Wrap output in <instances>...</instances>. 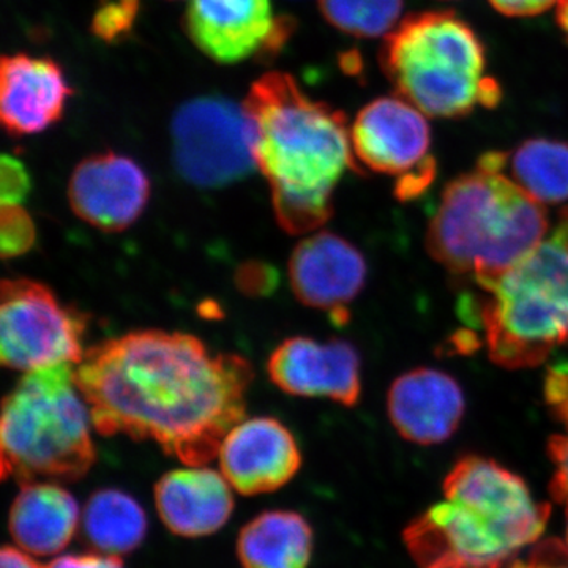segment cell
I'll return each mask as SVG.
<instances>
[{
	"mask_svg": "<svg viewBox=\"0 0 568 568\" xmlns=\"http://www.w3.org/2000/svg\"><path fill=\"white\" fill-rule=\"evenodd\" d=\"M253 368L182 332L136 331L85 351L77 384L103 436L152 440L185 466L219 457L246 413Z\"/></svg>",
	"mask_w": 568,
	"mask_h": 568,
	"instance_id": "obj_1",
	"label": "cell"
},
{
	"mask_svg": "<svg viewBox=\"0 0 568 568\" xmlns=\"http://www.w3.org/2000/svg\"><path fill=\"white\" fill-rule=\"evenodd\" d=\"M242 104L280 226L294 235L323 226L334 212L335 186L347 170H357L346 115L310 99L283 71L254 81Z\"/></svg>",
	"mask_w": 568,
	"mask_h": 568,
	"instance_id": "obj_2",
	"label": "cell"
},
{
	"mask_svg": "<svg viewBox=\"0 0 568 568\" xmlns=\"http://www.w3.org/2000/svg\"><path fill=\"white\" fill-rule=\"evenodd\" d=\"M443 489L403 534L418 568H510L551 515L521 477L476 455L459 459Z\"/></svg>",
	"mask_w": 568,
	"mask_h": 568,
	"instance_id": "obj_3",
	"label": "cell"
},
{
	"mask_svg": "<svg viewBox=\"0 0 568 568\" xmlns=\"http://www.w3.org/2000/svg\"><path fill=\"white\" fill-rule=\"evenodd\" d=\"M506 153L488 152L452 181L429 222L428 252L450 274L493 278L540 244L551 222L544 204L504 174Z\"/></svg>",
	"mask_w": 568,
	"mask_h": 568,
	"instance_id": "obj_4",
	"label": "cell"
},
{
	"mask_svg": "<svg viewBox=\"0 0 568 568\" xmlns=\"http://www.w3.org/2000/svg\"><path fill=\"white\" fill-rule=\"evenodd\" d=\"M477 284L487 294L480 324L496 365L536 368L568 346V207L523 260Z\"/></svg>",
	"mask_w": 568,
	"mask_h": 568,
	"instance_id": "obj_5",
	"label": "cell"
},
{
	"mask_svg": "<svg viewBox=\"0 0 568 568\" xmlns=\"http://www.w3.org/2000/svg\"><path fill=\"white\" fill-rule=\"evenodd\" d=\"M379 61L398 95L428 118H463L503 99L484 44L454 11L407 17L386 37Z\"/></svg>",
	"mask_w": 568,
	"mask_h": 568,
	"instance_id": "obj_6",
	"label": "cell"
},
{
	"mask_svg": "<svg viewBox=\"0 0 568 568\" xmlns=\"http://www.w3.org/2000/svg\"><path fill=\"white\" fill-rule=\"evenodd\" d=\"M91 425V409L78 388L73 364L26 372L3 398V480H80L97 458Z\"/></svg>",
	"mask_w": 568,
	"mask_h": 568,
	"instance_id": "obj_7",
	"label": "cell"
},
{
	"mask_svg": "<svg viewBox=\"0 0 568 568\" xmlns=\"http://www.w3.org/2000/svg\"><path fill=\"white\" fill-rule=\"evenodd\" d=\"M171 136L179 174L201 189H222L257 170L252 121L233 100L205 95L183 103Z\"/></svg>",
	"mask_w": 568,
	"mask_h": 568,
	"instance_id": "obj_8",
	"label": "cell"
},
{
	"mask_svg": "<svg viewBox=\"0 0 568 568\" xmlns=\"http://www.w3.org/2000/svg\"><path fill=\"white\" fill-rule=\"evenodd\" d=\"M88 315L63 305L50 287L29 278L3 280L0 294V361L31 369L81 364Z\"/></svg>",
	"mask_w": 568,
	"mask_h": 568,
	"instance_id": "obj_9",
	"label": "cell"
},
{
	"mask_svg": "<svg viewBox=\"0 0 568 568\" xmlns=\"http://www.w3.org/2000/svg\"><path fill=\"white\" fill-rule=\"evenodd\" d=\"M355 159L375 173L395 175L399 201H413L436 178L432 130L425 114L402 97H381L351 126Z\"/></svg>",
	"mask_w": 568,
	"mask_h": 568,
	"instance_id": "obj_10",
	"label": "cell"
},
{
	"mask_svg": "<svg viewBox=\"0 0 568 568\" xmlns=\"http://www.w3.org/2000/svg\"><path fill=\"white\" fill-rule=\"evenodd\" d=\"M151 182L140 164L115 152L95 153L82 160L69 183L71 209L85 223L119 233L144 212Z\"/></svg>",
	"mask_w": 568,
	"mask_h": 568,
	"instance_id": "obj_11",
	"label": "cell"
},
{
	"mask_svg": "<svg viewBox=\"0 0 568 568\" xmlns=\"http://www.w3.org/2000/svg\"><path fill=\"white\" fill-rule=\"evenodd\" d=\"M365 257L346 239L321 231L295 246L290 283L306 306L324 310L336 325L349 321V305L364 290Z\"/></svg>",
	"mask_w": 568,
	"mask_h": 568,
	"instance_id": "obj_12",
	"label": "cell"
},
{
	"mask_svg": "<svg viewBox=\"0 0 568 568\" xmlns=\"http://www.w3.org/2000/svg\"><path fill=\"white\" fill-rule=\"evenodd\" d=\"M267 372L284 394L328 398L349 407L361 398V357L345 339H284L268 358Z\"/></svg>",
	"mask_w": 568,
	"mask_h": 568,
	"instance_id": "obj_13",
	"label": "cell"
},
{
	"mask_svg": "<svg viewBox=\"0 0 568 568\" xmlns=\"http://www.w3.org/2000/svg\"><path fill=\"white\" fill-rule=\"evenodd\" d=\"M220 470L245 496L284 487L301 469L302 455L293 433L272 417L244 418L224 437Z\"/></svg>",
	"mask_w": 568,
	"mask_h": 568,
	"instance_id": "obj_14",
	"label": "cell"
},
{
	"mask_svg": "<svg viewBox=\"0 0 568 568\" xmlns=\"http://www.w3.org/2000/svg\"><path fill=\"white\" fill-rule=\"evenodd\" d=\"M73 93L58 62L28 54L0 62V119L11 136L44 132L61 121Z\"/></svg>",
	"mask_w": 568,
	"mask_h": 568,
	"instance_id": "obj_15",
	"label": "cell"
},
{
	"mask_svg": "<svg viewBox=\"0 0 568 568\" xmlns=\"http://www.w3.org/2000/svg\"><path fill=\"white\" fill-rule=\"evenodd\" d=\"M387 409L402 437L433 446L454 436L465 416L466 402L454 377L437 369L416 368L392 384Z\"/></svg>",
	"mask_w": 568,
	"mask_h": 568,
	"instance_id": "obj_16",
	"label": "cell"
},
{
	"mask_svg": "<svg viewBox=\"0 0 568 568\" xmlns=\"http://www.w3.org/2000/svg\"><path fill=\"white\" fill-rule=\"evenodd\" d=\"M274 21L271 0H190L185 29L212 61L237 63L260 52Z\"/></svg>",
	"mask_w": 568,
	"mask_h": 568,
	"instance_id": "obj_17",
	"label": "cell"
},
{
	"mask_svg": "<svg viewBox=\"0 0 568 568\" xmlns=\"http://www.w3.org/2000/svg\"><path fill=\"white\" fill-rule=\"evenodd\" d=\"M163 525L182 537L211 536L233 514V487L222 473L204 466L171 470L155 487Z\"/></svg>",
	"mask_w": 568,
	"mask_h": 568,
	"instance_id": "obj_18",
	"label": "cell"
},
{
	"mask_svg": "<svg viewBox=\"0 0 568 568\" xmlns=\"http://www.w3.org/2000/svg\"><path fill=\"white\" fill-rule=\"evenodd\" d=\"M81 514L77 499L54 484H22L10 508L9 528L14 544L32 556H55L70 544Z\"/></svg>",
	"mask_w": 568,
	"mask_h": 568,
	"instance_id": "obj_19",
	"label": "cell"
},
{
	"mask_svg": "<svg viewBox=\"0 0 568 568\" xmlns=\"http://www.w3.org/2000/svg\"><path fill=\"white\" fill-rule=\"evenodd\" d=\"M313 530L295 511H265L241 530L237 555L244 568H306Z\"/></svg>",
	"mask_w": 568,
	"mask_h": 568,
	"instance_id": "obj_20",
	"label": "cell"
},
{
	"mask_svg": "<svg viewBox=\"0 0 568 568\" xmlns=\"http://www.w3.org/2000/svg\"><path fill=\"white\" fill-rule=\"evenodd\" d=\"M82 530L92 547L104 555L121 556L144 540L148 519L132 496L119 489H102L85 504Z\"/></svg>",
	"mask_w": 568,
	"mask_h": 568,
	"instance_id": "obj_21",
	"label": "cell"
},
{
	"mask_svg": "<svg viewBox=\"0 0 568 568\" xmlns=\"http://www.w3.org/2000/svg\"><path fill=\"white\" fill-rule=\"evenodd\" d=\"M510 179L538 203L568 201V144L551 140H529L506 153L504 168Z\"/></svg>",
	"mask_w": 568,
	"mask_h": 568,
	"instance_id": "obj_22",
	"label": "cell"
},
{
	"mask_svg": "<svg viewBox=\"0 0 568 568\" xmlns=\"http://www.w3.org/2000/svg\"><path fill=\"white\" fill-rule=\"evenodd\" d=\"M325 20L357 39H377L394 32L405 0H317Z\"/></svg>",
	"mask_w": 568,
	"mask_h": 568,
	"instance_id": "obj_23",
	"label": "cell"
},
{
	"mask_svg": "<svg viewBox=\"0 0 568 568\" xmlns=\"http://www.w3.org/2000/svg\"><path fill=\"white\" fill-rule=\"evenodd\" d=\"M545 402L552 416L562 424L564 432L549 437L548 457L552 473L549 491L560 506L568 507V369L551 368L545 379Z\"/></svg>",
	"mask_w": 568,
	"mask_h": 568,
	"instance_id": "obj_24",
	"label": "cell"
},
{
	"mask_svg": "<svg viewBox=\"0 0 568 568\" xmlns=\"http://www.w3.org/2000/svg\"><path fill=\"white\" fill-rule=\"evenodd\" d=\"M140 9L141 0H102L93 13L91 32L104 43H119L132 33Z\"/></svg>",
	"mask_w": 568,
	"mask_h": 568,
	"instance_id": "obj_25",
	"label": "cell"
},
{
	"mask_svg": "<svg viewBox=\"0 0 568 568\" xmlns=\"http://www.w3.org/2000/svg\"><path fill=\"white\" fill-rule=\"evenodd\" d=\"M37 231L21 204H2L0 215V250L3 257L24 254L36 244Z\"/></svg>",
	"mask_w": 568,
	"mask_h": 568,
	"instance_id": "obj_26",
	"label": "cell"
},
{
	"mask_svg": "<svg viewBox=\"0 0 568 568\" xmlns=\"http://www.w3.org/2000/svg\"><path fill=\"white\" fill-rule=\"evenodd\" d=\"M0 186H2V204H21L31 190V175L20 160L3 155L0 163Z\"/></svg>",
	"mask_w": 568,
	"mask_h": 568,
	"instance_id": "obj_27",
	"label": "cell"
},
{
	"mask_svg": "<svg viewBox=\"0 0 568 568\" xmlns=\"http://www.w3.org/2000/svg\"><path fill=\"white\" fill-rule=\"evenodd\" d=\"M510 568H568L567 544L556 538L538 541L528 558L518 559Z\"/></svg>",
	"mask_w": 568,
	"mask_h": 568,
	"instance_id": "obj_28",
	"label": "cell"
},
{
	"mask_svg": "<svg viewBox=\"0 0 568 568\" xmlns=\"http://www.w3.org/2000/svg\"><path fill=\"white\" fill-rule=\"evenodd\" d=\"M295 28H297V22L294 21V18L287 17V14L275 18L267 39H265L263 47H261L260 52L256 54L257 59L263 62L275 59L278 52L283 50L284 44L293 37Z\"/></svg>",
	"mask_w": 568,
	"mask_h": 568,
	"instance_id": "obj_29",
	"label": "cell"
},
{
	"mask_svg": "<svg viewBox=\"0 0 568 568\" xmlns=\"http://www.w3.org/2000/svg\"><path fill=\"white\" fill-rule=\"evenodd\" d=\"M559 0H489L493 9L506 17H536L558 6Z\"/></svg>",
	"mask_w": 568,
	"mask_h": 568,
	"instance_id": "obj_30",
	"label": "cell"
},
{
	"mask_svg": "<svg viewBox=\"0 0 568 568\" xmlns=\"http://www.w3.org/2000/svg\"><path fill=\"white\" fill-rule=\"evenodd\" d=\"M47 568H123L119 556L104 555H67L52 560Z\"/></svg>",
	"mask_w": 568,
	"mask_h": 568,
	"instance_id": "obj_31",
	"label": "cell"
},
{
	"mask_svg": "<svg viewBox=\"0 0 568 568\" xmlns=\"http://www.w3.org/2000/svg\"><path fill=\"white\" fill-rule=\"evenodd\" d=\"M0 568H47L41 567L32 555L18 547H6L0 555Z\"/></svg>",
	"mask_w": 568,
	"mask_h": 568,
	"instance_id": "obj_32",
	"label": "cell"
},
{
	"mask_svg": "<svg viewBox=\"0 0 568 568\" xmlns=\"http://www.w3.org/2000/svg\"><path fill=\"white\" fill-rule=\"evenodd\" d=\"M558 11H556V18H558L559 28L566 33L568 40V0H559Z\"/></svg>",
	"mask_w": 568,
	"mask_h": 568,
	"instance_id": "obj_33",
	"label": "cell"
},
{
	"mask_svg": "<svg viewBox=\"0 0 568 568\" xmlns=\"http://www.w3.org/2000/svg\"><path fill=\"white\" fill-rule=\"evenodd\" d=\"M566 544L568 547V507H567V534H566Z\"/></svg>",
	"mask_w": 568,
	"mask_h": 568,
	"instance_id": "obj_34",
	"label": "cell"
}]
</instances>
